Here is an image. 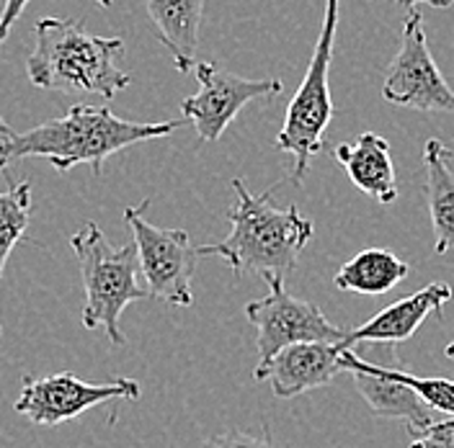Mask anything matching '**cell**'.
<instances>
[{
	"label": "cell",
	"instance_id": "15",
	"mask_svg": "<svg viewBox=\"0 0 454 448\" xmlns=\"http://www.w3.org/2000/svg\"><path fill=\"white\" fill-rule=\"evenodd\" d=\"M155 36L173 55L178 73H192L197 65V44L204 0H145Z\"/></svg>",
	"mask_w": 454,
	"mask_h": 448
},
{
	"label": "cell",
	"instance_id": "23",
	"mask_svg": "<svg viewBox=\"0 0 454 448\" xmlns=\"http://www.w3.org/2000/svg\"><path fill=\"white\" fill-rule=\"evenodd\" d=\"M397 5H405V8H413L416 5H434V8H452L454 0H395Z\"/></svg>",
	"mask_w": 454,
	"mask_h": 448
},
{
	"label": "cell",
	"instance_id": "26",
	"mask_svg": "<svg viewBox=\"0 0 454 448\" xmlns=\"http://www.w3.org/2000/svg\"><path fill=\"white\" fill-rule=\"evenodd\" d=\"M98 5H104V8H112L114 0H98Z\"/></svg>",
	"mask_w": 454,
	"mask_h": 448
},
{
	"label": "cell",
	"instance_id": "14",
	"mask_svg": "<svg viewBox=\"0 0 454 448\" xmlns=\"http://www.w3.org/2000/svg\"><path fill=\"white\" fill-rule=\"evenodd\" d=\"M333 158L351 183L380 204H393L397 198V178L390 142L377 132H362L351 144H336Z\"/></svg>",
	"mask_w": 454,
	"mask_h": 448
},
{
	"label": "cell",
	"instance_id": "18",
	"mask_svg": "<svg viewBox=\"0 0 454 448\" xmlns=\"http://www.w3.org/2000/svg\"><path fill=\"white\" fill-rule=\"evenodd\" d=\"M31 222V183L21 181L0 194V283L13 248L27 237ZM3 333V322H0Z\"/></svg>",
	"mask_w": 454,
	"mask_h": 448
},
{
	"label": "cell",
	"instance_id": "16",
	"mask_svg": "<svg viewBox=\"0 0 454 448\" xmlns=\"http://www.w3.org/2000/svg\"><path fill=\"white\" fill-rule=\"evenodd\" d=\"M454 155L447 144L428 140L424 147L426 201L434 229V252L454 251Z\"/></svg>",
	"mask_w": 454,
	"mask_h": 448
},
{
	"label": "cell",
	"instance_id": "13",
	"mask_svg": "<svg viewBox=\"0 0 454 448\" xmlns=\"http://www.w3.org/2000/svg\"><path fill=\"white\" fill-rule=\"evenodd\" d=\"M450 302H452V286L450 283H428L424 289L413 291L411 297H403L395 305L380 309L374 317H369L364 325L346 333V340L340 345L346 351L359 345V343L397 345V343L416 336V330L424 325L428 314L442 317V309Z\"/></svg>",
	"mask_w": 454,
	"mask_h": 448
},
{
	"label": "cell",
	"instance_id": "9",
	"mask_svg": "<svg viewBox=\"0 0 454 448\" xmlns=\"http://www.w3.org/2000/svg\"><path fill=\"white\" fill-rule=\"evenodd\" d=\"M382 98L416 112L454 113V90L431 57L419 11H411L403 24L400 50L382 85Z\"/></svg>",
	"mask_w": 454,
	"mask_h": 448
},
{
	"label": "cell",
	"instance_id": "20",
	"mask_svg": "<svg viewBox=\"0 0 454 448\" xmlns=\"http://www.w3.org/2000/svg\"><path fill=\"white\" fill-rule=\"evenodd\" d=\"M408 448H454V418L431 422L424 430H408Z\"/></svg>",
	"mask_w": 454,
	"mask_h": 448
},
{
	"label": "cell",
	"instance_id": "1",
	"mask_svg": "<svg viewBox=\"0 0 454 448\" xmlns=\"http://www.w3.org/2000/svg\"><path fill=\"white\" fill-rule=\"evenodd\" d=\"M186 119L142 124L119 119L109 106H73L67 113L50 119L28 132H13L0 140V173L19 160L44 158L52 163L57 173H70L75 166H88L93 175L104 173V163L147 140L168 137L181 129Z\"/></svg>",
	"mask_w": 454,
	"mask_h": 448
},
{
	"label": "cell",
	"instance_id": "17",
	"mask_svg": "<svg viewBox=\"0 0 454 448\" xmlns=\"http://www.w3.org/2000/svg\"><path fill=\"white\" fill-rule=\"evenodd\" d=\"M408 274H411L408 263L400 260L393 251L367 248L340 266L333 283L340 291H354V294H364V297H382V294L393 291L400 281H405Z\"/></svg>",
	"mask_w": 454,
	"mask_h": 448
},
{
	"label": "cell",
	"instance_id": "5",
	"mask_svg": "<svg viewBox=\"0 0 454 448\" xmlns=\"http://www.w3.org/2000/svg\"><path fill=\"white\" fill-rule=\"evenodd\" d=\"M340 0H325L323 11V27L317 44L312 50L308 73L297 88L294 98L286 106V119L282 132L277 135L274 147L289 152L294 158L292 183L300 186L305 173L310 168V160L325 144V129L333 119V101H331V62H333V42L339 28Z\"/></svg>",
	"mask_w": 454,
	"mask_h": 448
},
{
	"label": "cell",
	"instance_id": "22",
	"mask_svg": "<svg viewBox=\"0 0 454 448\" xmlns=\"http://www.w3.org/2000/svg\"><path fill=\"white\" fill-rule=\"evenodd\" d=\"M27 3L28 0H5V5H3V11H0V44L8 39V34H11L13 24H16V21H19V16L24 13Z\"/></svg>",
	"mask_w": 454,
	"mask_h": 448
},
{
	"label": "cell",
	"instance_id": "25",
	"mask_svg": "<svg viewBox=\"0 0 454 448\" xmlns=\"http://www.w3.org/2000/svg\"><path fill=\"white\" fill-rule=\"evenodd\" d=\"M444 353H447V359H452L454 361V343H450V345L444 348Z\"/></svg>",
	"mask_w": 454,
	"mask_h": 448
},
{
	"label": "cell",
	"instance_id": "8",
	"mask_svg": "<svg viewBox=\"0 0 454 448\" xmlns=\"http://www.w3.org/2000/svg\"><path fill=\"white\" fill-rule=\"evenodd\" d=\"M269 297L246 305V317L255 328L258 364H266L282 348L297 343H333L346 340V333L333 325L308 299H300L284 289V281L269 279Z\"/></svg>",
	"mask_w": 454,
	"mask_h": 448
},
{
	"label": "cell",
	"instance_id": "3",
	"mask_svg": "<svg viewBox=\"0 0 454 448\" xmlns=\"http://www.w3.org/2000/svg\"><path fill=\"white\" fill-rule=\"evenodd\" d=\"M124 42L96 36L81 21L39 19L34 24V50L27 59L31 85L42 90L96 93L114 98L129 88L132 78L121 70Z\"/></svg>",
	"mask_w": 454,
	"mask_h": 448
},
{
	"label": "cell",
	"instance_id": "24",
	"mask_svg": "<svg viewBox=\"0 0 454 448\" xmlns=\"http://www.w3.org/2000/svg\"><path fill=\"white\" fill-rule=\"evenodd\" d=\"M8 135H13V129H11V127H8V124L0 119V137H8Z\"/></svg>",
	"mask_w": 454,
	"mask_h": 448
},
{
	"label": "cell",
	"instance_id": "19",
	"mask_svg": "<svg viewBox=\"0 0 454 448\" xmlns=\"http://www.w3.org/2000/svg\"><path fill=\"white\" fill-rule=\"evenodd\" d=\"M385 371L395 382L405 384L411 392H416V397L424 402L426 407L454 418V382L442 379V376H416V374H408L403 368H385Z\"/></svg>",
	"mask_w": 454,
	"mask_h": 448
},
{
	"label": "cell",
	"instance_id": "4",
	"mask_svg": "<svg viewBox=\"0 0 454 448\" xmlns=\"http://www.w3.org/2000/svg\"><path fill=\"white\" fill-rule=\"evenodd\" d=\"M70 248L78 258L83 279V328H101L112 345H124V333L119 328L121 312L132 302L150 299L147 289L137 281L142 274L135 243L114 248L104 229L88 222L70 237Z\"/></svg>",
	"mask_w": 454,
	"mask_h": 448
},
{
	"label": "cell",
	"instance_id": "11",
	"mask_svg": "<svg viewBox=\"0 0 454 448\" xmlns=\"http://www.w3.org/2000/svg\"><path fill=\"white\" fill-rule=\"evenodd\" d=\"M346 348L333 343H297L282 348L266 364L254 371L255 382H269L279 399H294L300 394L328 387L340 371V353Z\"/></svg>",
	"mask_w": 454,
	"mask_h": 448
},
{
	"label": "cell",
	"instance_id": "12",
	"mask_svg": "<svg viewBox=\"0 0 454 448\" xmlns=\"http://www.w3.org/2000/svg\"><path fill=\"white\" fill-rule=\"evenodd\" d=\"M340 366L346 374H351L356 392L362 394L374 418L403 421L408 430H424L431 422H436V418L431 415V407H426L416 392H411L405 384L387 376L385 366L362 359L354 348L340 353Z\"/></svg>",
	"mask_w": 454,
	"mask_h": 448
},
{
	"label": "cell",
	"instance_id": "2",
	"mask_svg": "<svg viewBox=\"0 0 454 448\" xmlns=\"http://www.w3.org/2000/svg\"><path fill=\"white\" fill-rule=\"evenodd\" d=\"M274 189L254 194L243 178H232L235 204L227 209L232 229L223 243L197 248L199 258H223L238 279L255 271L263 281H286L310 245L315 227L294 204L286 209L274 206Z\"/></svg>",
	"mask_w": 454,
	"mask_h": 448
},
{
	"label": "cell",
	"instance_id": "10",
	"mask_svg": "<svg viewBox=\"0 0 454 448\" xmlns=\"http://www.w3.org/2000/svg\"><path fill=\"white\" fill-rule=\"evenodd\" d=\"M194 75L199 90L181 101V112L186 121L194 124L201 142H217L251 101L274 98L284 90L282 81H248L212 62H197Z\"/></svg>",
	"mask_w": 454,
	"mask_h": 448
},
{
	"label": "cell",
	"instance_id": "21",
	"mask_svg": "<svg viewBox=\"0 0 454 448\" xmlns=\"http://www.w3.org/2000/svg\"><path fill=\"white\" fill-rule=\"evenodd\" d=\"M199 448H277L271 441L269 428L263 425V436H251V433H240V430H227L217 433L212 438H207Z\"/></svg>",
	"mask_w": 454,
	"mask_h": 448
},
{
	"label": "cell",
	"instance_id": "7",
	"mask_svg": "<svg viewBox=\"0 0 454 448\" xmlns=\"http://www.w3.org/2000/svg\"><path fill=\"white\" fill-rule=\"evenodd\" d=\"M142 387L135 379L116 376L112 382L93 384L75 374H47V376H24L21 392L16 399V413L28 422L42 428H55L75 421L88 410L112 402V399H140Z\"/></svg>",
	"mask_w": 454,
	"mask_h": 448
},
{
	"label": "cell",
	"instance_id": "6",
	"mask_svg": "<svg viewBox=\"0 0 454 448\" xmlns=\"http://www.w3.org/2000/svg\"><path fill=\"white\" fill-rule=\"evenodd\" d=\"M145 198L137 206L124 209V222L129 224L135 248L140 258V274L150 299H160L173 307H192L194 291L192 279L197 271L199 252L189 240L186 229H163L145 220Z\"/></svg>",
	"mask_w": 454,
	"mask_h": 448
}]
</instances>
